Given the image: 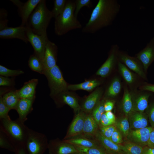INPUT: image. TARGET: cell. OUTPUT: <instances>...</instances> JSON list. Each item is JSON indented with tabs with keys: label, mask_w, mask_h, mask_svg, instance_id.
<instances>
[{
	"label": "cell",
	"mask_w": 154,
	"mask_h": 154,
	"mask_svg": "<svg viewBox=\"0 0 154 154\" xmlns=\"http://www.w3.org/2000/svg\"><path fill=\"white\" fill-rule=\"evenodd\" d=\"M38 83V80L33 79L24 83L20 89L17 90L20 98L35 99L36 88Z\"/></svg>",
	"instance_id": "ac0fdd59"
},
{
	"label": "cell",
	"mask_w": 154,
	"mask_h": 154,
	"mask_svg": "<svg viewBox=\"0 0 154 154\" xmlns=\"http://www.w3.org/2000/svg\"><path fill=\"white\" fill-rule=\"evenodd\" d=\"M0 130L3 131L15 147L21 145H25L29 128L18 118L0 119Z\"/></svg>",
	"instance_id": "277c9868"
},
{
	"label": "cell",
	"mask_w": 154,
	"mask_h": 154,
	"mask_svg": "<svg viewBox=\"0 0 154 154\" xmlns=\"http://www.w3.org/2000/svg\"><path fill=\"white\" fill-rule=\"evenodd\" d=\"M20 99L17 94V90L9 91L2 96L3 102L10 110H15Z\"/></svg>",
	"instance_id": "603a6c76"
},
{
	"label": "cell",
	"mask_w": 154,
	"mask_h": 154,
	"mask_svg": "<svg viewBox=\"0 0 154 154\" xmlns=\"http://www.w3.org/2000/svg\"><path fill=\"white\" fill-rule=\"evenodd\" d=\"M100 123L103 126L112 125L114 123L107 117L105 113L102 115L100 119Z\"/></svg>",
	"instance_id": "f6af8a7d"
},
{
	"label": "cell",
	"mask_w": 154,
	"mask_h": 154,
	"mask_svg": "<svg viewBox=\"0 0 154 154\" xmlns=\"http://www.w3.org/2000/svg\"><path fill=\"white\" fill-rule=\"evenodd\" d=\"M43 74L47 79L51 96L56 97L64 92L67 89L66 83L59 68L57 65L45 70Z\"/></svg>",
	"instance_id": "8992f818"
},
{
	"label": "cell",
	"mask_w": 154,
	"mask_h": 154,
	"mask_svg": "<svg viewBox=\"0 0 154 154\" xmlns=\"http://www.w3.org/2000/svg\"><path fill=\"white\" fill-rule=\"evenodd\" d=\"M75 8L74 0H67L62 12L55 19L54 29L57 35L61 36L72 30L82 27V25L75 16Z\"/></svg>",
	"instance_id": "7a4b0ae2"
},
{
	"label": "cell",
	"mask_w": 154,
	"mask_h": 154,
	"mask_svg": "<svg viewBox=\"0 0 154 154\" xmlns=\"http://www.w3.org/2000/svg\"><path fill=\"white\" fill-rule=\"evenodd\" d=\"M102 91L98 89L94 92L86 99L83 104V108L86 111L89 112L94 109L100 99Z\"/></svg>",
	"instance_id": "cb8c5ba5"
},
{
	"label": "cell",
	"mask_w": 154,
	"mask_h": 154,
	"mask_svg": "<svg viewBox=\"0 0 154 154\" xmlns=\"http://www.w3.org/2000/svg\"><path fill=\"white\" fill-rule=\"evenodd\" d=\"M10 1L18 8L21 19V26H25L30 16L41 0H28L25 3L18 0Z\"/></svg>",
	"instance_id": "ba28073f"
},
{
	"label": "cell",
	"mask_w": 154,
	"mask_h": 154,
	"mask_svg": "<svg viewBox=\"0 0 154 154\" xmlns=\"http://www.w3.org/2000/svg\"><path fill=\"white\" fill-rule=\"evenodd\" d=\"M128 116L131 128L137 129L147 127V119L146 115L143 112L133 111Z\"/></svg>",
	"instance_id": "d6986e66"
},
{
	"label": "cell",
	"mask_w": 154,
	"mask_h": 154,
	"mask_svg": "<svg viewBox=\"0 0 154 154\" xmlns=\"http://www.w3.org/2000/svg\"><path fill=\"white\" fill-rule=\"evenodd\" d=\"M121 84L119 79L116 78L112 81L106 93V96L114 97L117 95L120 92Z\"/></svg>",
	"instance_id": "1f68e13d"
},
{
	"label": "cell",
	"mask_w": 154,
	"mask_h": 154,
	"mask_svg": "<svg viewBox=\"0 0 154 154\" xmlns=\"http://www.w3.org/2000/svg\"><path fill=\"white\" fill-rule=\"evenodd\" d=\"M74 2L75 5L74 15L77 18L82 8L84 7L90 8L92 5V2L90 0H76L74 1Z\"/></svg>",
	"instance_id": "74e56055"
},
{
	"label": "cell",
	"mask_w": 154,
	"mask_h": 154,
	"mask_svg": "<svg viewBox=\"0 0 154 154\" xmlns=\"http://www.w3.org/2000/svg\"><path fill=\"white\" fill-rule=\"evenodd\" d=\"M28 65L32 70L44 74V70L42 62L34 53L30 56L28 60Z\"/></svg>",
	"instance_id": "83f0119b"
},
{
	"label": "cell",
	"mask_w": 154,
	"mask_h": 154,
	"mask_svg": "<svg viewBox=\"0 0 154 154\" xmlns=\"http://www.w3.org/2000/svg\"><path fill=\"white\" fill-rule=\"evenodd\" d=\"M7 13V12L5 9H1L0 30L7 27L8 20L6 18Z\"/></svg>",
	"instance_id": "b9f144b4"
},
{
	"label": "cell",
	"mask_w": 154,
	"mask_h": 154,
	"mask_svg": "<svg viewBox=\"0 0 154 154\" xmlns=\"http://www.w3.org/2000/svg\"><path fill=\"white\" fill-rule=\"evenodd\" d=\"M118 66L119 71L125 81L128 84L133 83L135 80L133 74L125 64L119 61Z\"/></svg>",
	"instance_id": "4dcf8cb0"
},
{
	"label": "cell",
	"mask_w": 154,
	"mask_h": 154,
	"mask_svg": "<svg viewBox=\"0 0 154 154\" xmlns=\"http://www.w3.org/2000/svg\"><path fill=\"white\" fill-rule=\"evenodd\" d=\"M57 46L53 42L46 40L43 61L44 71L55 66L56 64Z\"/></svg>",
	"instance_id": "4fadbf2b"
},
{
	"label": "cell",
	"mask_w": 154,
	"mask_h": 154,
	"mask_svg": "<svg viewBox=\"0 0 154 154\" xmlns=\"http://www.w3.org/2000/svg\"><path fill=\"white\" fill-rule=\"evenodd\" d=\"M106 150V154H118L117 153H115L114 152L109 151L108 150Z\"/></svg>",
	"instance_id": "db71d44e"
},
{
	"label": "cell",
	"mask_w": 154,
	"mask_h": 154,
	"mask_svg": "<svg viewBox=\"0 0 154 154\" xmlns=\"http://www.w3.org/2000/svg\"><path fill=\"white\" fill-rule=\"evenodd\" d=\"M102 114L96 106L93 110L92 116L98 124L100 123V118Z\"/></svg>",
	"instance_id": "bcb514c9"
},
{
	"label": "cell",
	"mask_w": 154,
	"mask_h": 154,
	"mask_svg": "<svg viewBox=\"0 0 154 154\" xmlns=\"http://www.w3.org/2000/svg\"><path fill=\"white\" fill-rule=\"evenodd\" d=\"M148 111L149 121L151 127L154 128V104L149 107Z\"/></svg>",
	"instance_id": "ee69618b"
},
{
	"label": "cell",
	"mask_w": 154,
	"mask_h": 154,
	"mask_svg": "<svg viewBox=\"0 0 154 154\" xmlns=\"http://www.w3.org/2000/svg\"><path fill=\"white\" fill-rule=\"evenodd\" d=\"M58 95H59L60 102L68 105L75 112L79 110L80 106L75 98L69 95L63 94V92Z\"/></svg>",
	"instance_id": "f1b7e54d"
},
{
	"label": "cell",
	"mask_w": 154,
	"mask_h": 154,
	"mask_svg": "<svg viewBox=\"0 0 154 154\" xmlns=\"http://www.w3.org/2000/svg\"><path fill=\"white\" fill-rule=\"evenodd\" d=\"M0 147L15 153V146L5 133L0 130Z\"/></svg>",
	"instance_id": "836d02e7"
},
{
	"label": "cell",
	"mask_w": 154,
	"mask_h": 154,
	"mask_svg": "<svg viewBox=\"0 0 154 154\" xmlns=\"http://www.w3.org/2000/svg\"><path fill=\"white\" fill-rule=\"evenodd\" d=\"M114 106L113 102L108 101L106 102L104 105L105 112H106L111 111L113 109Z\"/></svg>",
	"instance_id": "c3c4849f"
},
{
	"label": "cell",
	"mask_w": 154,
	"mask_h": 154,
	"mask_svg": "<svg viewBox=\"0 0 154 154\" xmlns=\"http://www.w3.org/2000/svg\"><path fill=\"white\" fill-rule=\"evenodd\" d=\"M66 1V0L54 1V7L51 11L53 17L55 19L61 13L65 7Z\"/></svg>",
	"instance_id": "d590c367"
},
{
	"label": "cell",
	"mask_w": 154,
	"mask_h": 154,
	"mask_svg": "<svg viewBox=\"0 0 154 154\" xmlns=\"http://www.w3.org/2000/svg\"><path fill=\"white\" fill-rule=\"evenodd\" d=\"M142 154H154V148L146 146L143 148Z\"/></svg>",
	"instance_id": "f907efd6"
},
{
	"label": "cell",
	"mask_w": 154,
	"mask_h": 154,
	"mask_svg": "<svg viewBox=\"0 0 154 154\" xmlns=\"http://www.w3.org/2000/svg\"><path fill=\"white\" fill-rule=\"evenodd\" d=\"M140 88L143 90H147L154 92V85H146L141 87Z\"/></svg>",
	"instance_id": "816d5d0a"
},
{
	"label": "cell",
	"mask_w": 154,
	"mask_h": 154,
	"mask_svg": "<svg viewBox=\"0 0 154 154\" xmlns=\"http://www.w3.org/2000/svg\"><path fill=\"white\" fill-rule=\"evenodd\" d=\"M110 139L116 144H120L123 142L122 135L120 131L117 128L113 132Z\"/></svg>",
	"instance_id": "60d3db41"
},
{
	"label": "cell",
	"mask_w": 154,
	"mask_h": 154,
	"mask_svg": "<svg viewBox=\"0 0 154 154\" xmlns=\"http://www.w3.org/2000/svg\"><path fill=\"white\" fill-rule=\"evenodd\" d=\"M15 85V82L12 78H9L2 76H0V86H11Z\"/></svg>",
	"instance_id": "7bdbcfd3"
},
{
	"label": "cell",
	"mask_w": 154,
	"mask_h": 154,
	"mask_svg": "<svg viewBox=\"0 0 154 154\" xmlns=\"http://www.w3.org/2000/svg\"><path fill=\"white\" fill-rule=\"evenodd\" d=\"M51 11L47 7L45 0H41L30 16L27 24L34 33L47 36V29L52 18Z\"/></svg>",
	"instance_id": "3957f363"
},
{
	"label": "cell",
	"mask_w": 154,
	"mask_h": 154,
	"mask_svg": "<svg viewBox=\"0 0 154 154\" xmlns=\"http://www.w3.org/2000/svg\"><path fill=\"white\" fill-rule=\"evenodd\" d=\"M116 128L115 126L112 125L102 126L100 129V133L105 137L110 139Z\"/></svg>",
	"instance_id": "ab89813d"
},
{
	"label": "cell",
	"mask_w": 154,
	"mask_h": 154,
	"mask_svg": "<svg viewBox=\"0 0 154 154\" xmlns=\"http://www.w3.org/2000/svg\"><path fill=\"white\" fill-rule=\"evenodd\" d=\"M48 143L44 134L29 128L25 144L28 154H43L48 149Z\"/></svg>",
	"instance_id": "5b68a950"
},
{
	"label": "cell",
	"mask_w": 154,
	"mask_h": 154,
	"mask_svg": "<svg viewBox=\"0 0 154 154\" xmlns=\"http://www.w3.org/2000/svg\"><path fill=\"white\" fill-rule=\"evenodd\" d=\"M79 153V154H86L83 153Z\"/></svg>",
	"instance_id": "11a10c76"
},
{
	"label": "cell",
	"mask_w": 154,
	"mask_h": 154,
	"mask_svg": "<svg viewBox=\"0 0 154 154\" xmlns=\"http://www.w3.org/2000/svg\"><path fill=\"white\" fill-rule=\"evenodd\" d=\"M63 141L73 145L87 147H100L94 141L84 138L78 137L68 139L64 140Z\"/></svg>",
	"instance_id": "484cf974"
},
{
	"label": "cell",
	"mask_w": 154,
	"mask_h": 154,
	"mask_svg": "<svg viewBox=\"0 0 154 154\" xmlns=\"http://www.w3.org/2000/svg\"><path fill=\"white\" fill-rule=\"evenodd\" d=\"M15 154H28L24 145H18L15 147Z\"/></svg>",
	"instance_id": "7dc6e473"
},
{
	"label": "cell",
	"mask_w": 154,
	"mask_h": 154,
	"mask_svg": "<svg viewBox=\"0 0 154 154\" xmlns=\"http://www.w3.org/2000/svg\"><path fill=\"white\" fill-rule=\"evenodd\" d=\"M86 116L83 112L76 116L68 129L64 140L77 136L82 133Z\"/></svg>",
	"instance_id": "e0dca14e"
},
{
	"label": "cell",
	"mask_w": 154,
	"mask_h": 154,
	"mask_svg": "<svg viewBox=\"0 0 154 154\" xmlns=\"http://www.w3.org/2000/svg\"><path fill=\"white\" fill-rule=\"evenodd\" d=\"M121 147L125 154H142L143 148L136 143L130 142L121 145Z\"/></svg>",
	"instance_id": "f546056e"
},
{
	"label": "cell",
	"mask_w": 154,
	"mask_h": 154,
	"mask_svg": "<svg viewBox=\"0 0 154 154\" xmlns=\"http://www.w3.org/2000/svg\"><path fill=\"white\" fill-rule=\"evenodd\" d=\"M27 35L29 42L33 46L34 52L42 62L45 52L47 36L39 35L33 33L27 24Z\"/></svg>",
	"instance_id": "52a82bcc"
},
{
	"label": "cell",
	"mask_w": 154,
	"mask_h": 154,
	"mask_svg": "<svg viewBox=\"0 0 154 154\" xmlns=\"http://www.w3.org/2000/svg\"><path fill=\"white\" fill-rule=\"evenodd\" d=\"M145 71L154 60V37L152 38L145 47L136 55Z\"/></svg>",
	"instance_id": "5bb4252c"
},
{
	"label": "cell",
	"mask_w": 154,
	"mask_h": 154,
	"mask_svg": "<svg viewBox=\"0 0 154 154\" xmlns=\"http://www.w3.org/2000/svg\"><path fill=\"white\" fill-rule=\"evenodd\" d=\"M48 149L49 154H74L78 153L74 145L58 139L50 141Z\"/></svg>",
	"instance_id": "30bf717a"
},
{
	"label": "cell",
	"mask_w": 154,
	"mask_h": 154,
	"mask_svg": "<svg viewBox=\"0 0 154 154\" xmlns=\"http://www.w3.org/2000/svg\"><path fill=\"white\" fill-rule=\"evenodd\" d=\"M119 47L117 44H113L108 57L96 72L97 75L102 77L108 76L117 62L118 59Z\"/></svg>",
	"instance_id": "9c48e42d"
},
{
	"label": "cell",
	"mask_w": 154,
	"mask_h": 154,
	"mask_svg": "<svg viewBox=\"0 0 154 154\" xmlns=\"http://www.w3.org/2000/svg\"><path fill=\"white\" fill-rule=\"evenodd\" d=\"M98 124L91 115L86 116L82 133L87 136H93L97 133Z\"/></svg>",
	"instance_id": "7402d4cb"
},
{
	"label": "cell",
	"mask_w": 154,
	"mask_h": 154,
	"mask_svg": "<svg viewBox=\"0 0 154 154\" xmlns=\"http://www.w3.org/2000/svg\"><path fill=\"white\" fill-rule=\"evenodd\" d=\"M150 95L148 94H140L133 97V111L143 112L147 108L148 99Z\"/></svg>",
	"instance_id": "44dd1931"
},
{
	"label": "cell",
	"mask_w": 154,
	"mask_h": 154,
	"mask_svg": "<svg viewBox=\"0 0 154 154\" xmlns=\"http://www.w3.org/2000/svg\"><path fill=\"white\" fill-rule=\"evenodd\" d=\"M35 99L21 98L15 110L19 115L18 119L24 123L27 119V116L33 110V105Z\"/></svg>",
	"instance_id": "2e32d148"
},
{
	"label": "cell",
	"mask_w": 154,
	"mask_h": 154,
	"mask_svg": "<svg viewBox=\"0 0 154 154\" xmlns=\"http://www.w3.org/2000/svg\"><path fill=\"white\" fill-rule=\"evenodd\" d=\"M74 146L78 153L86 154H106L105 149L103 147L100 146L96 147H87Z\"/></svg>",
	"instance_id": "d6a6232c"
},
{
	"label": "cell",
	"mask_w": 154,
	"mask_h": 154,
	"mask_svg": "<svg viewBox=\"0 0 154 154\" xmlns=\"http://www.w3.org/2000/svg\"><path fill=\"white\" fill-rule=\"evenodd\" d=\"M147 146L150 147L154 148V129L151 132L150 134Z\"/></svg>",
	"instance_id": "681fc988"
},
{
	"label": "cell",
	"mask_w": 154,
	"mask_h": 154,
	"mask_svg": "<svg viewBox=\"0 0 154 154\" xmlns=\"http://www.w3.org/2000/svg\"><path fill=\"white\" fill-rule=\"evenodd\" d=\"M0 38L3 39L17 38L26 43L29 42L26 26L20 25L15 27H6L0 30Z\"/></svg>",
	"instance_id": "7c38bea8"
},
{
	"label": "cell",
	"mask_w": 154,
	"mask_h": 154,
	"mask_svg": "<svg viewBox=\"0 0 154 154\" xmlns=\"http://www.w3.org/2000/svg\"><path fill=\"white\" fill-rule=\"evenodd\" d=\"M100 84V82L96 80H90L78 84L69 85L68 86L67 89L72 90H82L90 91L93 90Z\"/></svg>",
	"instance_id": "d4e9b609"
},
{
	"label": "cell",
	"mask_w": 154,
	"mask_h": 154,
	"mask_svg": "<svg viewBox=\"0 0 154 154\" xmlns=\"http://www.w3.org/2000/svg\"><path fill=\"white\" fill-rule=\"evenodd\" d=\"M2 96L0 95V119H10L8 113L10 109L3 102Z\"/></svg>",
	"instance_id": "f35d334b"
},
{
	"label": "cell",
	"mask_w": 154,
	"mask_h": 154,
	"mask_svg": "<svg viewBox=\"0 0 154 154\" xmlns=\"http://www.w3.org/2000/svg\"><path fill=\"white\" fill-rule=\"evenodd\" d=\"M133 101L132 95L128 90L125 89L122 103L123 112L127 116L133 111Z\"/></svg>",
	"instance_id": "4316f807"
},
{
	"label": "cell",
	"mask_w": 154,
	"mask_h": 154,
	"mask_svg": "<svg viewBox=\"0 0 154 154\" xmlns=\"http://www.w3.org/2000/svg\"><path fill=\"white\" fill-rule=\"evenodd\" d=\"M154 129L151 127L131 130L128 135L135 143L142 147L147 146L150 134Z\"/></svg>",
	"instance_id": "9a60e30c"
},
{
	"label": "cell",
	"mask_w": 154,
	"mask_h": 154,
	"mask_svg": "<svg viewBox=\"0 0 154 154\" xmlns=\"http://www.w3.org/2000/svg\"><path fill=\"white\" fill-rule=\"evenodd\" d=\"M118 56L120 62L143 78H146L145 74L142 68V65H142L136 57L131 56L122 51H119Z\"/></svg>",
	"instance_id": "8fae6325"
},
{
	"label": "cell",
	"mask_w": 154,
	"mask_h": 154,
	"mask_svg": "<svg viewBox=\"0 0 154 154\" xmlns=\"http://www.w3.org/2000/svg\"><path fill=\"white\" fill-rule=\"evenodd\" d=\"M79 154L78 153H75V154Z\"/></svg>",
	"instance_id": "9f6ffc18"
},
{
	"label": "cell",
	"mask_w": 154,
	"mask_h": 154,
	"mask_svg": "<svg viewBox=\"0 0 154 154\" xmlns=\"http://www.w3.org/2000/svg\"><path fill=\"white\" fill-rule=\"evenodd\" d=\"M115 123L116 127L124 136H127L128 135L130 126L127 117H123L116 122Z\"/></svg>",
	"instance_id": "e575fe53"
},
{
	"label": "cell",
	"mask_w": 154,
	"mask_h": 154,
	"mask_svg": "<svg viewBox=\"0 0 154 154\" xmlns=\"http://www.w3.org/2000/svg\"><path fill=\"white\" fill-rule=\"evenodd\" d=\"M96 136L105 150L118 154H125L122 150L121 144L114 143L110 139L103 136L100 132L97 133Z\"/></svg>",
	"instance_id": "ffe728a7"
},
{
	"label": "cell",
	"mask_w": 154,
	"mask_h": 154,
	"mask_svg": "<svg viewBox=\"0 0 154 154\" xmlns=\"http://www.w3.org/2000/svg\"><path fill=\"white\" fill-rule=\"evenodd\" d=\"M24 72L20 70L10 69L0 65V75L5 77H13L23 74Z\"/></svg>",
	"instance_id": "8d00e7d4"
},
{
	"label": "cell",
	"mask_w": 154,
	"mask_h": 154,
	"mask_svg": "<svg viewBox=\"0 0 154 154\" xmlns=\"http://www.w3.org/2000/svg\"><path fill=\"white\" fill-rule=\"evenodd\" d=\"M107 117L114 123H116V118L114 114L111 111H109L105 113Z\"/></svg>",
	"instance_id": "f5cc1de1"
},
{
	"label": "cell",
	"mask_w": 154,
	"mask_h": 154,
	"mask_svg": "<svg viewBox=\"0 0 154 154\" xmlns=\"http://www.w3.org/2000/svg\"><path fill=\"white\" fill-rule=\"evenodd\" d=\"M120 5L117 0H99L93 10L83 33L94 34L111 25L119 12Z\"/></svg>",
	"instance_id": "6da1fadb"
}]
</instances>
